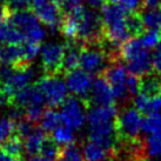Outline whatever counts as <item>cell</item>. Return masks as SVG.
<instances>
[{
	"label": "cell",
	"instance_id": "33",
	"mask_svg": "<svg viewBox=\"0 0 161 161\" xmlns=\"http://www.w3.org/2000/svg\"><path fill=\"white\" fill-rule=\"evenodd\" d=\"M5 4L11 9L31 8V0H5Z\"/></svg>",
	"mask_w": 161,
	"mask_h": 161
},
{
	"label": "cell",
	"instance_id": "7",
	"mask_svg": "<svg viewBox=\"0 0 161 161\" xmlns=\"http://www.w3.org/2000/svg\"><path fill=\"white\" fill-rule=\"evenodd\" d=\"M116 136L119 141H136L142 130V116L135 107L122 109L115 121Z\"/></svg>",
	"mask_w": 161,
	"mask_h": 161
},
{
	"label": "cell",
	"instance_id": "26",
	"mask_svg": "<svg viewBox=\"0 0 161 161\" xmlns=\"http://www.w3.org/2000/svg\"><path fill=\"white\" fill-rule=\"evenodd\" d=\"M57 161H85V159L80 148L72 142L61 147Z\"/></svg>",
	"mask_w": 161,
	"mask_h": 161
},
{
	"label": "cell",
	"instance_id": "4",
	"mask_svg": "<svg viewBox=\"0 0 161 161\" xmlns=\"http://www.w3.org/2000/svg\"><path fill=\"white\" fill-rule=\"evenodd\" d=\"M45 98L38 85H30L15 94L11 106L24 113V118L36 124L45 112Z\"/></svg>",
	"mask_w": 161,
	"mask_h": 161
},
{
	"label": "cell",
	"instance_id": "10",
	"mask_svg": "<svg viewBox=\"0 0 161 161\" xmlns=\"http://www.w3.org/2000/svg\"><path fill=\"white\" fill-rule=\"evenodd\" d=\"M103 75L106 78L108 84L111 85L113 90V93L115 95L116 99H124L127 98V95L130 94L128 92V86H127V80H128V75L130 72L125 67L121 61H115V63L109 64Z\"/></svg>",
	"mask_w": 161,
	"mask_h": 161
},
{
	"label": "cell",
	"instance_id": "8",
	"mask_svg": "<svg viewBox=\"0 0 161 161\" xmlns=\"http://www.w3.org/2000/svg\"><path fill=\"white\" fill-rule=\"evenodd\" d=\"M36 85L49 107L60 106L67 99V85L59 74H45L39 79Z\"/></svg>",
	"mask_w": 161,
	"mask_h": 161
},
{
	"label": "cell",
	"instance_id": "31",
	"mask_svg": "<svg viewBox=\"0 0 161 161\" xmlns=\"http://www.w3.org/2000/svg\"><path fill=\"white\" fill-rule=\"evenodd\" d=\"M145 152L151 158H161V138L149 136L145 142Z\"/></svg>",
	"mask_w": 161,
	"mask_h": 161
},
{
	"label": "cell",
	"instance_id": "40",
	"mask_svg": "<svg viewBox=\"0 0 161 161\" xmlns=\"http://www.w3.org/2000/svg\"><path fill=\"white\" fill-rule=\"evenodd\" d=\"M151 161H154V160H151Z\"/></svg>",
	"mask_w": 161,
	"mask_h": 161
},
{
	"label": "cell",
	"instance_id": "16",
	"mask_svg": "<svg viewBox=\"0 0 161 161\" xmlns=\"http://www.w3.org/2000/svg\"><path fill=\"white\" fill-rule=\"evenodd\" d=\"M47 135L46 132L42 128L36 126L32 132H30L23 139L24 140V149L25 152L30 155V157H34L40 154L41 147H42V143L46 140Z\"/></svg>",
	"mask_w": 161,
	"mask_h": 161
},
{
	"label": "cell",
	"instance_id": "23",
	"mask_svg": "<svg viewBox=\"0 0 161 161\" xmlns=\"http://www.w3.org/2000/svg\"><path fill=\"white\" fill-rule=\"evenodd\" d=\"M142 130L149 136L161 138V114L152 113L142 118Z\"/></svg>",
	"mask_w": 161,
	"mask_h": 161
},
{
	"label": "cell",
	"instance_id": "11",
	"mask_svg": "<svg viewBox=\"0 0 161 161\" xmlns=\"http://www.w3.org/2000/svg\"><path fill=\"white\" fill-rule=\"evenodd\" d=\"M65 44L47 42L41 48V66L45 74H61L63 73Z\"/></svg>",
	"mask_w": 161,
	"mask_h": 161
},
{
	"label": "cell",
	"instance_id": "25",
	"mask_svg": "<svg viewBox=\"0 0 161 161\" xmlns=\"http://www.w3.org/2000/svg\"><path fill=\"white\" fill-rule=\"evenodd\" d=\"M1 148L6 153H8L9 155L18 158V159H21L23 152H25V149H24V140L19 134H14L13 136H11L7 141H5L1 145Z\"/></svg>",
	"mask_w": 161,
	"mask_h": 161
},
{
	"label": "cell",
	"instance_id": "34",
	"mask_svg": "<svg viewBox=\"0 0 161 161\" xmlns=\"http://www.w3.org/2000/svg\"><path fill=\"white\" fill-rule=\"evenodd\" d=\"M153 67L154 71L161 74V42L155 47V52L153 54Z\"/></svg>",
	"mask_w": 161,
	"mask_h": 161
},
{
	"label": "cell",
	"instance_id": "39",
	"mask_svg": "<svg viewBox=\"0 0 161 161\" xmlns=\"http://www.w3.org/2000/svg\"><path fill=\"white\" fill-rule=\"evenodd\" d=\"M54 1H57V3H59V4L61 5L64 3V1H65V0H54Z\"/></svg>",
	"mask_w": 161,
	"mask_h": 161
},
{
	"label": "cell",
	"instance_id": "41",
	"mask_svg": "<svg viewBox=\"0 0 161 161\" xmlns=\"http://www.w3.org/2000/svg\"><path fill=\"white\" fill-rule=\"evenodd\" d=\"M0 64H1V63H0Z\"/></svg>",
	"mask_w": 161,
	"mask_h": 161
},
{
	"label": "cell",
	"instance_id": "12",
	"mask_svg": "<svg viewBox=\"0 0 161 161\" xmlns=\"http://www.w3.org/2000/svg\"><path fill=\"white\" fill-rule=\"evenodd\" d=\"M31 9L41 24L49 27L52 31L55 28L60 30V25L64 19V11L59 3L54 0H46L39 5L32 6Z\"/></svg>",
	"mask_w": 161,
	"mask_h": 161
},
{
	"label": "cell",
	"instance_id": "37",
	"mask_svg": "<svg viewBox=\"0 0 161 161\" xmlns=\"http://www.w3.org/2000/svg\"><path fill=\"white\" fill-rule=\"evenodd\" d=\"M27 161H48L47 159H45L44 157L41 155H34V157H31Z\"/></svg>",
	"mask_w": 161,
	"mask_h": 161
},
{
	"label": "cell",
	"instance_id": "1",
	"mask_svg": "<svg viewBox=\"0 0 161 161\" xmlns=\"http://www.w3.org/2000/svg\"><path fill=\"white\" fill-rule=\"evenodd\" d=\"M116 108L111 106H90L87 108V121L90 140L99 143L109 153L115 151L116 136Z\"/></svg>",
	"mask_w": 161,
	"mask_h": 161
},
{
	"label": "cell",
	"instance_id": "6",
	"mask_svg": "<svg viewBox=\"0 0 161 161\" xmlns=\"http://www.w3.org/2000/svg\"><path fill=\"white\" fill-rule=\"evenodd\" d=\"M111 64L100 44H82L79 66L91 75H103Z\"/></svg>",
	"mask_w": 161,
	"mask_h": 161
},
{
	"label": "cell",
	"instance_id": "18",
	"mask_svg": "<svg viewBox=\"0 0 161 161\" xmlns=\"http://www.w3.org/2000/svg\"><path fill=\"white\" fill-rule=\"evenodd\" d=\"M139 93H143L148 97L161 95V78L159 73H149L139 78Z\"/></svg>",
	"mask_w": 161,
	"mask_h": 161
},
{
	"label": "cell",
	"instance_id": "14",
	"mask_svg": "<svg viewBox=\"0 0 161 161\" xmlns=\"http://www.w3.org/2000/svg\"><path fill=\"white\" fill-rule=\"evenodd\" d=\"M115 95L111 85L103 75H97L93 80L90 97L87 100V107L90 106H111L114 105Z\"/></svg>",
	"mask_w": 161,
	"mask_h": 161
},
{
	"label": "cell",
	"instance_id": "15",
	"mask_svg": "<svg viewBox=\"0 0 161 161\" xmlns=\"http://www.w3.org/2000/svg\"><path fill=\"white\" fill-rule=\"evenodd\" d=\"M0 63L11 67L30 64L26 60L23 44H5L0 46Z\"/></svg>",
	"mask_w": 161,
	"mask_h": 161
},
{
	"label": "cell",
	"instance_id": "38",
	"mask_svg": "<svg viewBox=\"0 0 161 161\" xmlns=\"http://www.w3.org/2000/svg\"><path fill=\"white\" fill-rule=\"evenodd\" d=\"M4 41V39H3V34H1V30H0V44Z\"/></svg>",
	"mask_w": 161,
	"mask_h": 161
},
{
	"label": "cell",
	"instance_id": "28",
	"mask_svg": "<svg viewBox=\"0 0 161 161\" xmlns=\"http://www.w3.org/2000/svg\"><path fill=\"white\" fill-rule=\"evenodd\" d=\"M60 149H61V147L59 146V143L49 135L42 143L40 155L47 159L48 161H57L59 154H60Z\"/></svg>",
	"mask_w": 161,
	"mask_h": 161
},
{
	"label": "cell",
	"instance_id": "32",
	"mask_svg": "<svg viewBox=\"0 0 161 161\" xmlns=\"http://www.w3.org/2000/svg\"><path fill=\"white\" fill-rule=\"evenodd\" d=\"M24 49H25V55H26L27 63L31 64L36 58L38 53L40 52V44L34 42V41H25L23 44Z\"/></svg>",
	"mask_w": 161,
	"mask_h": 161
},
{
	"label": "cell",
	"instance_id": "5",
	"mask_svg": "<svg viewBox=\"0 0 161 161\" xmlns=\"http://www.w3.org/2000/svg\"><path fill=\"white\" fill-rule=\"evenodd\" d=\"M7 21L14 25L23 33L26 41H34L40 44L45 36V31L41 26L40 20L36 18L31 8L11 9Z\"/></svg>",
	"mask_w": 161,
	"mask_h": 161
},
{
	"label": "cell",
	"instance_id": "9",
	"mask_svg": "<svg viewBox=\"0 0 161 161\" xmlns=\"http://www.w3.org/2000/svg\"><path fill=\"white\" fill-rule=\"evenodd\" d=\"M87 108L88 107L84 100L75 95H72L67 97V99L63 103L60 113L63 115L64 121L74 130H78L85 125V121L87 119Z\"/></svg>",
	"mask_w": 161,
	"mask_h": 161
},
{
	"label": "cell",
	"instance_id": "24",
	"mask_svg": "<svg viewBox=\"0 0 161 161\" xmlns=\"http://www.w3.org/2000/svg\"><path fill=\"white\" fill-rule=\"evenodd\" d=\"M126 24H127V28L132 38H139L145 30L143 26L142 19L139 12H128L126 15Z\"/></svg>",
	"mask_w": 161,
	"mask_h": 161
},
{
	"label": "cell",
	"instance_id": "29",
	"mask_svg": "<svg viewBox=\"0 0 161 161\" xmlns=\"http://www.w3.org/2000/svg\"><path fill=\"white\" fill-rule=\"evenodd\" d=\"M14 134H17V120H14L12 116L1 118L0 119V146Z\"/></svg>",
	"mask_w": 161,
	"mask_h": 161
},
{
	"label": "cell",
	"instance_id": "17",
	"mask_svg": "<svg viewBox=\"0 0 161 161\" xmlns=\"http://www.w3.org/2000/svg\"><path fill=\"white\" fill-rule=\"evenodd\" d=\"M82 44L78 41H69L65 44V54H64L63 73L66 74L67 72L73 71L79 67L80 60V52Z\"/></svg>",
	"mask_w": 161,
	"mask_h": 161
},
{
	"label": "cell",
	"instance_id": "13",
	"mask_svg": "<svg viewBox=\"0 0 161 161\" xmlns=\"http://www.w3.org/2000/svg\"><path fill=\"white\" fill-rule=\"evenodd\" d=\"M65 79H66L68 91L73 95H75L81 100H84L85 103H87L91 88H92V84H93L91 74H88L81 68H75L73 71L67 72L65 74Z\"/></svg>",
	"mask_w": 161,
	"mask_h": 161
},
{
	"label": "cell",
	"instance_id": "36",
	"mask_svg": "<svg viewBox=\"0 0 161 161\" xmlns=\"http://www.w3.org/2000/svg\"><path fill=\"white\" fill-rule=\"evenodd\" d=\"M0 161H20V159L9 155L8 153H6L3 148L0 147Z\"/></svg>",
	"mask_w": 161,
	"mask_h": 161
},
{
	"label": "cell",
	"instance_id": "35",
	"mask_svg": "<svg viewBox=\"0 0 161 161\" xmlns=\"http://www.w3.org/2000/svg\"><path fill=\"white\" fill-rule=\"evenodd\" d=\"M9 11H11V8H9L8 6L5 4V3H1V1H0V24L7 20Z\"/></svg>",
	"mask_w": 161,
	"mask_h": 161
},
{
	"label": "cell",
	"instance_id": "2",
	"mask_svg": "<svg viewBox=\"0 0 161 161\" xmlns=\"http://www.w3.org/2000/svg\"><path fill=\"white\" fill-rule=\"evenodd\" d=\"M128 12L118 4H107L101 8L103 39L115 46H121L130 40V34L126 24V15Z\"/></svg>",
	"mask_w": 161,
	"mask_h": 161
},
{
	"label": "cell",
	"instance_id": "20",
	"mask_svg": "<svg viewBox=\"0 0 161 161\" xmlns=\"http://www.w3.org/2000/svg\"><path fill=\"white\" fill-rule=\"evenodd\" d=\"M63 122L64 119L61 113L57 112V111H54L52 108L45 109V112H44V114H42L40 119L41 128L45 130L46 133H48V134H52Z\"/></svg>",
	"mask_w": 161,
	"mask_h": 161
},
{
	"label": "cell",
	"instance_id": "21",
	"mask_svg": "<svg viewBox=\"0 0 161 161\" xmlns=\"http://www.w3.org/2000/svg\"><path fill=\"white\" fill-rule=\"evenodd\" d=\"M145 30H161V6L151 9H141L140 12Z\"/></svg>",
	"mask_w": 161,
	"mask_h": 161
},
{
	"label": "cell",
	"instance_id": "27",
	"mask_svg": "<svg viewBox=\"0 0 161 161\" xmlns=\"http://www.w3.org/2000/svg\"><path fill=\"white\" fill-rule=\"evenodd\" d=\"M51 136H52L59 145H60V143H61V145H68V143L73 142V140H74V130L64 121L63 124L59 126L58 128L51 134Z\"/></svg>",
	"mask_w": 161,
	"mask_h": 161
},
{
	"label": "cell",
	"instance_id": "30",
	"mask_svg": "<svg viewBox=\"0 0 161 161\" xmlns=\"http://www.w3.org/2000/svg\"><path fill=\"white\" fill-rule=\"evenodd\" d=\"M139 38L146 49L155 48L161 42V32L159 30H146Z\"/></svg>",
	"mask_w": 161,
	"mask_h": 161
},
{
	"label": "cell",
	"instance_id": "3",
	"mask_svg": "<svg viewBox=\"0 0 161 161\" xmlns=\"http://www.w3.org/2000/svg\"><path fill=\"white\" fill-rule=\"evenodd\" d=\"M120 58L127 65L130 74L143 76L154 71L153 58L141 44L140 38H130L120 47Z\"/></svg>",
	"mask_w": 161,
	"mask_h": 161
},
{
	"label": "cell",
	"instance_id": "19",
	"mask_svg": "<svg viewBox=\"0 0 161 161\" xmlns=\"http://www.w3.org/2000/svg\"><path fill=\"white\" fill-rule=\"evenodd\" d=\"M82 154H84L85 161H106L111 153L107 149H105L103 146H100L99 143L88 140L84 146Z\"/></svg>",
	"mask_w": 161,
	"mask_h": 161
},
{
	"label": "cell",
	"instance_id": "22",
	"mask_svg": "<svg viewBox=\"0 0 161 161\" xmlns=\"http://www.w3.org/2000/svg\"><path fill=\"white\" fill-rule=\"evenodd\" d=\"M0 30L5 44H24L26 41L23 33L7 20L0 24Z\"/></svg>",
	"mask_w": 161,
	"mask_h": 161
}]
</instances>
